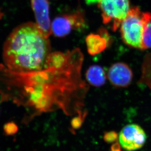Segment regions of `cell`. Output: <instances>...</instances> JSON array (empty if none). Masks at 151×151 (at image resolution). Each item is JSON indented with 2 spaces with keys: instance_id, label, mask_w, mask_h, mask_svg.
Listing matches in <instances>:
<instances>
[{
  "instance_id": "obj_3",
  "label": "cell",
  "mask_w": 151,
  "mask_h": 151,
  "mask_svg": "<svg viewBox=\"0 0 151 151\" xmlns=\"http://www.w3.org/2000/svg\"><path fill=\"white\" fill-rule=\"evenodd\" d=\"M143 13L137 6L130 10L120 24V33L126 44L135 49L142 50L143 24Z\"/></svg>"
},
{
  "instance_id": "obj_9",
  "label": "cell",
  "mask_w": 151,
  "mask_h": 151,
  "mask_svg": "<svg viewBox=\"0 0 151 151\" xmlns=\"http://www.w3.org/2000/svg\"><path fill=\"white\" fill-rule=\"evenodd\" d=\"M110 35L105 29H100L99 34H90L86 38L88 53L95 55L104 51L110 43Z\"/></svg>"
},
{
  "instance_id": "obj_15",
  "label": "cell",
  "mask_w": 151,
  "mask_h": 151,
  "mask_svg": "<svg viewBox=\"0 0 151 151\" xmlns=\"http://www.w3.org/2000/svg\"><path fill=\"white\" fill-rule=\"evenodd\" d=\"M111 151H123L120 143L117 142L114 143L111 147Z\"/></svg>"
},
{
  "instance_id": "obj_4",
  "label": "cell",
  "mask_w": 151,
  "mask_h": 151,
  "mask_svg": "<svg viewBox=\"0 0 151 151\" xmlns=\"http://www.w3.org/2000/svg\"><path fill=\"white\" fill-rule=\"evenodd\" d=\"M88 4H97L101 11L103 22L112 23V29L116 31L130 10L129 0H86Z\"/></svg>"
},
{
  "instance_id": "obj_6",
  "label": "cell",
  "mask_w": 151,
  "mask_h": 151,
  "mask_svg": "<svg viewBox=\"0 0 151 151\" xmlns=\"http://www.w3.org/2000/svg\"><path fill=\"white\" fill-rule=\"evenodd\" d=\"M85 23L83 14L78 11L73 14L56 17L51 24V32L56 37H64L73 29L84 27Z\"/></svg>"
},
{
  "instance_id": "obj_11",
  "label": "cell",
  "mask_w": 151,
  "mask_h": 151,
  "mask_svg": "<svg viewBox=\"0 0 151 151\" xmlns=\"http://www.w3.org/2000/svg\"><path fill=\"white\" fill-rule=\"evenodd\" d=\"M142 41V50L151 49V13H143Z\"/></svg>"
},
{
  "instance_id": "obj_5",
  "label": "cell",
  "mask_w": 151,
  "mask_h": 151,
  "mask_svg": "<svg viewBox=\"0 0 151 151\" xmlns=\"http://www.w3.org/2000/svg\"><path fill=\"white\" fill-rule=\"evenodd\" d=\"M147 134L142 127L137 124H131L123 128L118 139L121 147L126 151L139 150L145 144Z\"/></svg>"
},
{
  "instance_id": "obj_16",
  "label": "cell",
  "mask_w": 151,
  "mask_h": 151,
  "mask_svg": "<svg viewBox=\"0 0 151 151\" xmlns=\"http://www.w3.org/2000/svg\"><path fill=\"white\" fill-rule=\"evenodd\" d=\"M3 13H1V11H0V19L1 18V17L3 16Z\"/></svg>"
},
{
  "instance_id": "obj_14",
  "label": "cell",
  "mask_w": 151,
  "mask_h": 151,
  "mask_svg": "<svg viewBox=\"0 0 151 151\" xmlns=\"http://www.w3.org/2000/svg\"><path fill=\"white\" fill-rule=\"evenodd\" d=\"M86 115L84 116H78L74 117L73 118V120L71 121V124L73 129H77L80 128L83 122L85 120Z\"/></svg>"
},
{
  "instance_id": "obj_2",
  "label": "cell",
  "mask_w": 151,
  "mask_h": 151,
  "mask_svg": "<svg viewBox=\"0 0 151 151\" xmlns=\"http://www.w3.org/2000/svg\"><path fill=\"white\" fill-rule=\"evenodd\" d=\"M51 51L46 38L32 22L22 24L4 42L3 60L7 69L15 73H29L44 68Z\"/></svg>"
},
{
  "instance_id": "obj_13",
  "label": "cell",
  "mask_w": 151,
  "mask_h": 151,
  "mask_svg": "<svg viewBox=\"0 0 151 151\" xmlns=\"http://www.w3.org/2000/svg\"><path fill=\"white\" fill-rule=\"evenodd\" d=\"M18 131V127L13 122L7 123L4 126V131L6 135H13L15 134Z\"/></svg>"
},
{
  "instance_id": "obj_1",
  "label": "cell",
  "mask_w": 151,
  "mask_h": 151,
  "mask_svg": "<svg viewBox=\"0 0 151 151\" xmlns=\"http://www.w3.org/2000/svg\"><path fill=\"white\" fill-rule=\"evenodd\" d=\"M67 63L61 67H45L29 73H15L5 66L0 67V80L15 90L12 97L17 104L32 107L39 113L55 109L67 114H84L82 94L86 86L81 78L83 55L78 48L68 51Z\"/></svg>"
},
{
  "instance_id": "obj_8",
  "label": "cell",
  "mask_w": 151,
  "mask_h": 151,
  "mask_svg": "<svg viewBox=\"0 0 151 151\" xmlns=\"http://www.w3.org/2000/svg\"><path fill=\"white\" fill-rule=\"evenodd\" d=\"M107 77L114 87L127 88L132 82L133 73L131 68L126 63L117 62L110 67Z\"/></svg>"
},
{
  "instance_id": "obj_10",
  "label": "cell",
  "mask_w": 151,
  "mask_h": 151,
  "mask_svg": "<svg viewBox=\"0 0 151 151\" xmlns=\"http://www.w3.org/2000/svg\"><path fill=\"white\" fill-rule=\"evenodd\" d=\"M107 76L104 69L99 65H93L88 68L86 73V78L91 85L102 87L106 82Z\"/></svg>"
},
{
  "instance_id": "obj_7",
  "label": "cell",
  "mask_w": 151,
  "mask_h": 151,
  "mask_svg": "<svg viewBox=\"0 0 151 151\" xmlns=\"http://www.w3.org/2000/svg\"><path fill=\"white\" fill-rule=\"evenodd\" d=\"M31 4L35 14L36 24L43 35L49 38L52 34L49 0H31Z\"/></svg>"
},
{
  "instance_id": "obj_12",
  "label": "cell",
  "mask_w": 151,
  "mask_h": 151,
  "mask_svg": "<svg viewBox=\"0 0 151 151\" xmlns=\"http://www.w3.org/2000/svg\"><path fill=\"white\" fill-rule=\"evenodd\" d=\"M119 134L116 132H107L104 133L103 135V140L107 143H114L117 142Z\"/></svg>"
}]
</instances>
